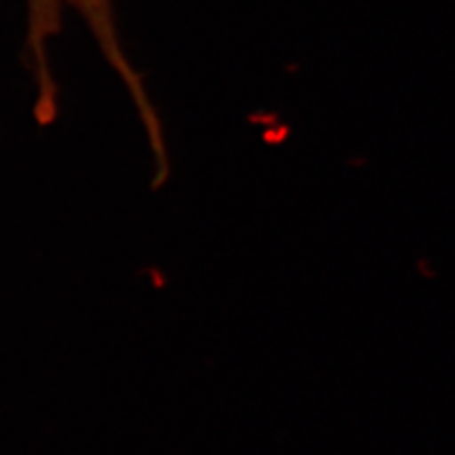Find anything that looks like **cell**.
<instances>
[{
	"mask_svg": "<svg viewBox=\"0 0 455 455\" xmlns=\"http://www.w3.org/2000/svg\"><path fill=\"white\" fill-rule=\"evenodd\" d=\"M25 53L35 84V108L53 112L60 107V88L52 68V40L63 31L67 13H76L88 27L107 65L124 84L127 97L139 99L147 88L125 52L114 0H25Z\"/></svg>",
	"mask_w": 455,
	"mask_h": 455,
	"instance_id": "cell-1",
	"label": "cell"
}]
</instances>
